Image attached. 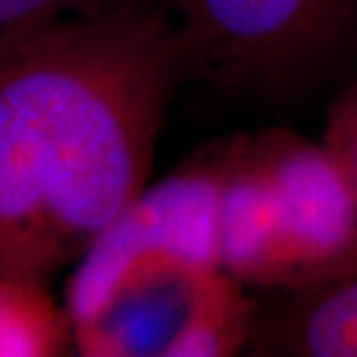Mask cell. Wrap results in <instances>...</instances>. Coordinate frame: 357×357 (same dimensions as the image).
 <instances>
[{"mask_svg": "<svg viewBox=\"0 0 357 357\" xmlns=\"http://www.w3.org/2000/svg\"><path fill=\"white\" fill-rule=\"evenodd\" d=\"M185 82L172 7L0 33V276L49 285L146 190Z\"/></svg>", "mask_w": 357, "mask_h": 357, "instance_id": "1", "label": "cell"}, {"mask_svg": "<svg viewBox=\"0 0 357 357\" xmlns=\"http://www.w3.org/2000/svg\"><path fill=\"white\" fill-rule=\"evenodd\" d=\"M82 355L244 353L258 295L220 260L218 142L146 190L77 260L68 288Z\"/></svg>", "mask_w": 357, "mask_h": 357, "instance_id": "2", "label": "cell"}, {"mask_svg": "<svg viewBox=\"0 0 357 357\" xmlns=\"http://www.w3.org/2000/svg\"><path fill=\"white\" fill-rule=\"evenodd\" d=\"M220 151V260L255 295L316 288L357 265V192L327 151L288 128Z\"/></svg>", "mask_w": 357, "mask_h": 357, "instance_id": "3", "label": "cell"}, {"mask_svg": "<svg viewBox=\"0 0 357 357\" xmlns=\"http://www.w3.org/2000/svg\"><path fill=\"white\" fill-rule=\"evenodd\" d=\"M188 79L295 102L357 56V0H172Z\"/></svg>", "mask_w": 357, "mask_h": 357, "instance_id": "4", "label": "cell"}, {"mask_svg": "<svg viewBox=\"0 0 357 357\" xmlns=\"http://www.w3.org/2000/svg\"><path fill=\"white\" fill-rule=\"evenodd\" d=\"M258 297L248 355L357 357V265L316 288Z\"/></svg>", "mask_w": 357, "mask_h": 357, "instance_id": "5", "label": "cell"}, {"mask_svg": "<svg viewBox=\"0 0 357 357\" xmlns=\"http://www.w3.org/2000/svg\"><path fill=\"white\" fill-rule=\"evenodd\" d=\"M73 346V327L47 283L0 276V355H63Z\"/></svg>", "mask_w": 357, "mask_h": 357, "instance_id": "6", "label": "cell"}, {"mask_svg": "<svg viewBox=\"0 0 357 357\" xmlns=\"http://www.w3.org/2000/svg\"><path fill=\"white\" fill-rule=\"evenodd\" d=\"M130 7H172V0H0V33L35 19L102 14Z\"/></svg>", "mask_w": 357, "mask_h": 357, "instance_id": "7", "label": "cell"}, {"mask_svg": "<svg viewBox=\"0 0 357 357\" xmlns=\"http://www.w3.org/2000/svg\"><path fill=\"white\" fill-rule=\"evenodd\" d=\"M320 142L334 155L357 192V79L332 98Z\"/></svg>", "mask_w": 357, "mask_h": 357, "instance_id": "8", "label": "cell"}]
</instances>
